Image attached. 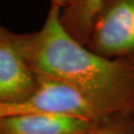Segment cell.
Masks as SVG:
<instances>
[{
  "label": "cell",
  "instance_id": "6da1fadb",
  "mask_svg": "<svg viewBox=\"0 0 134 134\" xmlns=\"http://www.w3.org/2000/svg\"><path fill=\"white\" fill-rule=\"evenodd\" d=\"M60 12L51 5L39 31L12 34L31 70L72 86L107 112L127 104L134 97V62L93 53L65 30Z\"/></svg>",
  "mask_w": 134,
  "mask_h": 134
},
{
  "label": "cell",
  "instance_id": "7a4b0ae2",
  "mask_svg": "<svg viewBox=\"0 0 134 134\" xmlns=\"http://www.w3.org/2000/svg\"><path fill=\"white\" fill-rule=\"evenodd\" d=\"M36 77L37 87L26 99L12 104H0V119L26 114H65L97 122L108 113L72 86L49 77Z\"/></svg>",
  "mask_w": 134,
  "mask_h": 134
},
{
  "label": "cell",
  "instance_id": "3957f363",
  "mask_svg": "<svg viewBox=\"0 0 134 134\" xmlns=\"http://www.w3.org/2000/svg\"><path fill=\"white\" fill-rule=\"evenodd\" d=\"M88 49L106 59L134 55V0H110L91 26Z\"/></svg>",
  "mask_w": 134,
  "mask_h": 134
},
{
  "label": "cell",
  "instance_id": "277c9868",
  "mask_svg": "<svg viewBox=\"0 0 134 134\" xmlns=\"http://www.w3.org/2000/svg\"><path fill=\"white\" fill-rule=\"evenodd\" d=\"M11 32L0 35V104L26 99L37 87V77L16 46Z\"/></svg>",
  "mask_w": 134,
  "mask_h": 134
},
{
  "label": "cell",
  "instance_id": "5b68a950",
  "mask_svg": "<svg viewBox=\"0 0 134 134\" xmlns=\"http://www.w3.org/2000/svg\"><path fill=\"white\" fill-rule=\"evenodd\" d=\"M96 122L65 114H26L0 119V134H92Z\"/></svg>",
  "mask_w": 134,
  "mask_h": 134
},
{
  "label": "cell",
  "instance_id": "8992f818",
  "mask_svg": "<svg viewBox=\"0 0 134 134\" xmlns=\"http://www.w3.org/2000/svg\"><path fill=\"white\" fill-rule=\"evenodd\" d=\"M110 0H72L60 12V22L68 33L86 46L97 14Z\"/></svg>",
  "mask_w": 134,
  "mask_h": 134
},
{
  "label": "cell",
  "instance_id": "52a82bcc",
  "mask_svg": "<svg viewBox=\"0 0 134 134\" xmlns=\"http://www.w3.org/2000/svg\"><path fill=\"white\" fill-rule=\"evenodd\" d=\"M72 0H51V5L52 6H56L58 8L62 10L63 8H65Z\"/></svg>",
  "mask_w": 134,
  "mask_h": 134
},
{
  "label": "cell",
  "instance_id": "ba28073f",
  "mask_svg": "<svg viewBox=\"0 0 134 134\" xmlns=\"http://www.w3.org/2000/svg\"><path fill=\"white\" fill-rule=\"evenodd\" d=\"M92 134H117V133L113 132V131H102V132H97V133H92Z\"/></svg>",
  "mask_w": 134,
  "mask_h": 134
},
{
  "label": "cell",
  "instance_id": "9c48e42d",
  "mask_svg": "<svg viewBox=\"0 0 134 134\" xmlns=\"http://www.w3.org/2000/svg\"><path fill=\"white\" fill-rule=\"evenodd\" d=\"M5 31H6V29L3 28V27H1V26H0V35H2V34L4 33Z\"/></svg>",
  "mask_w": 134,
  "mask_h": 134
}]
</instances>
